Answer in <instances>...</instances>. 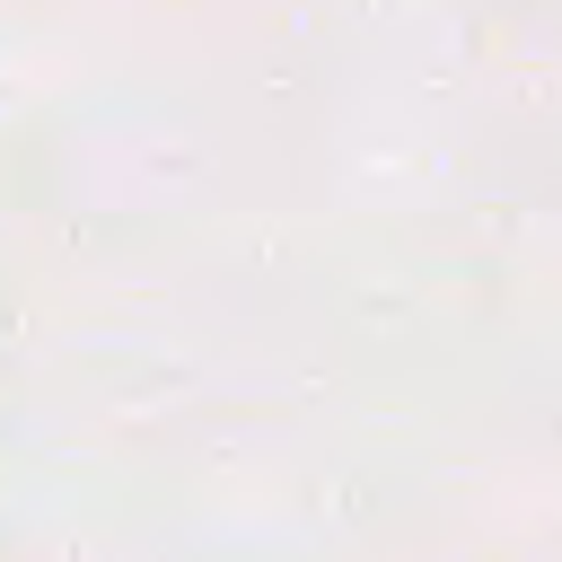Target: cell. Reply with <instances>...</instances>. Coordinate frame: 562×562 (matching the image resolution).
<instances>
[]
</instances>
